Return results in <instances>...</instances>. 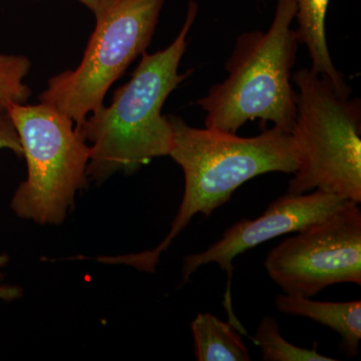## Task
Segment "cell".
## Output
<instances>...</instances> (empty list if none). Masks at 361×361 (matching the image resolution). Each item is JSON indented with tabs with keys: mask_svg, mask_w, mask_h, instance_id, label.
Here are the masks:
<instances>
[{
	"mask_svg": "<svg viewBox=\"0 0 361 361\" xmlns=\"http://www.w3.org/2000/svg\"><path fill=\"white\" fill-rule=\"evenodd\" d=\"M174 142L170 156L184 171L185 193L165 240L154 250L99 258L108 264H125L154 272L167 250L197 214L210 216L231 199L247 180L266 173L294 174L299 155L291 133L273 127L252 137L211 129H198L177 116H167Z\"/></svg>",
	"mask_w": 361,
	"mask_h": 361,
	"instance_id": "cell-1",
	"label": "cell"
},
{
	"mask_svg": "<svg viewBox=\"0 0 361 361\" xmlns=\"http://www.w3.org/2000/svg\"><path fill=\"white\" fill-rule=\"evenodd\" d=\"M197 14L198 4L191 0L174 42L155 54L142 52L132 78L114 92L110 106H102L77 125L85 141L92 142L87 178L103 182L118 171L132 172L157 157L170 155L174 134L161 109L193 71L178 70Z\"/></svg>",
	"mask_w": 361,
	"mask_h": 361,
	"instance_id": "cell-2",
	"label": "cell"
},
{
	"mask_svg": "<svg viewBox=\"0 0 361 361\" xmlns=\"http://www.w3.org/2000/svg\"><path fill=\"white\" fill-rule=\"evenodd\" d=\"M295 0H277L267 32H243L225 63L228 77L196 102L207 114V129L237 134L256 118L291 133L296 118V92L291 85L299 40L290 27Z\"/></svg>",
	"mask_w": 361,
	"mask_h": 361,
	"instance_id": "cell-3",
	"label": "cell"
},
{
	"mask_svg": "<svg viewBox=\"0 0 361 361\" xmlns=\"http://www.w3.org/2000/svg\"><path fill=\"white\" fill-rule=\"evenodd\" d=\"M296 85V118L292 137L299 164L287 194L322 190L361 203L360 99H349L325 75L303 68Z\"/></svg>",
	"mask_w": 361,
	"mask_h": 361,
	"instance_id": "cell-4",
	"label": "cell"
},
{
	"mask_svg": "<svg viewBox=\"0 0 361 361\" xmlns=\"http://www.w3.org/2000/svg\"><path fill=\"white\" fill-rule=\"evenodd\" d=\"M13 121L27 164V178L11 202L21 219L59 225L87 186L90 146L71 118L49 104L11 103Z\"/></svg>",
	"mask_w": 361,
	"mask_h": 361,
	"instance_id": "cell-5",
	"label": "cell"
},
{
	"mask_svg": "<svg viewBox=\"0 0 361 361\" xmlns=\"http://www.w3.org/2000/svg\"><path fill=\"white\" fill-rule=\"evenodd\" d=\"M165 0H106L82 61L49 80L39 103L49 104L80 125L104 106L111 85L146 51Z\"/></svg>",
	"mask_w": 361,
	"mask_h": 361,
	"instance_id": "cell-6",
	"label": "cell"
},
{
	"mask_svg": "<svg viewBox=\"0 0 361 361\" xmlns=\"http://www.w3.org/2000/svg\"><path fill=\"white\" fill-rule=\"evenodd\" d=\"M358 205L349 202L268 253L265 269L285 294L310 298L331 285H361Z\"/></svg>",
	"mask_w": 361,
	"mask_h": 361,
	"instance_id": "cell-7",
	"label": "cell"
},
{
	"mask_svg": "<svg viewBox=\"0 0 361 361\" xmlns=\"http://www.w3.org/2000/svg\"><path fill=\"white\" fill-rule=\"evenodd\" d=\"M337 195L314 190L311 194H285L270 204L260 217L243 219L235 223L223 234L219 241L201 253L192 254L184 259L182 267L183 283L201 266L216 263L227 272L228 289L226 301L232 315L230 283L233 260L249 249L271 239L302 231L308 226L320 222L349 203Z\"/></svg>",
	"mask_w": 361,
	"mask_h": 361,
	"instance_id": "cell-8",
	"label": "cell"
},
{
	"mask_svg": "<svg viewBox=\"0 0 361 361\" xmlns=\"http://www.w3.org/2000/svg\"><path fill=\"white\" fill-rule=\"evenodd\" d=\"M277 310L325 325L341 336V351L348 357L358 355L361 339V301L320 302L308 297L281 294L275 299Z\"/></svg>",
	"mask_w": 361,
	"mask_h": 361,
	"instance_id": "cell-9",
	"label": "cell"
},
{
	"mask_svg": "<svg viewBox=\"0 0 361 361\" xmlns=\"http://www.w3.org/2000/svg\"><path fill=\"white\" fill-rule=\"evenodd\" d=\"M299 44L307 47L312 68L317 75L329 78L342 94H350V90L342 75L336 70L327 45L325 20L330 0H295Z\"/></svg>",
	"mask_w": 361,
	"mask_h": 361,
	"instance_id": "cell-10",
	"label": "cell"
},
{
	"mask_svg": "<svg viewBox=\"0 0 361 361\" xmlns=\"http://www.w3.org/2000/svg\"><path fill=\"white\" fill-rule=\"evenodd\" d=\"M195 353L199 361H249L248 348L236 327L215 315L199 313L192 322Z\"/></svg>",
	"mask_w": 361,
	"mask_h": 361,
	"instance_id": "cell-11",
	"label": "cell"
},
{
	"mask_svg": "<svg viewBox=\"0 0 361 361\" xmlns=\"http://www.w3.org/2000/svg\"><path fill=\"white\" fill-rule=\"evenodd\" d=\"M254 342L259 346L265 361H334V358L320 355L316 349L302 348L285 341L274 318L264 316L259 323Z\"/></svg>",
	"mask_w": 361,
	"mask_h": 361,
	"instance_id": "cell-12",
	"label": "cell"
},
{
	"mask_svg": "<svg viewBox=\"0 0 361 361\" xmlns=\"http://www.w3.org/2000/svg\"><path fill=\"white\" fill-rule=\"evenodd\" d=\"M32 63L25 56H13L0 52V106L25 104L32 90L23 82L30 73Z\"/></svg>",
	"mask_w": 361,
	"mask_h": 361,
	"instance_id": "cell-13",
	"label": "cell"
},
{
	"mask_svg": "<svg viewBox=\"0 0 361 361\" xmlns=\"http://www.w3.org/2000/svg\"><path fill=\"white\" fill-rule=\"evenodd\" d=\"M1 149H11L18 158L23 157L20 137L13 121L6 109L0 106V151Z\"/></svg>",
	"mask_w": 361,
	"mask_h": 361,
	"instance_id": "cell-14",
	"label": "cell"
},
{
	"mask_svg": "<svg viewBox=\"0 0 361 361\" xmlns=\"http://www.w3.org/2000/svg\"><path fill=\"white\" fill-rule=\"evenodd\" d=\"M9 262V257L6 254H0V269L4 267ZM4 278L1 271H0V281ZM23 296V290L20 287L16 285L0 284V300L4 302H11V301L18 300Z\"/></svg>",
	"mask_w": 361,
	"mask_h": 361,
	"instance_id": "cell-15",
	"label": "cell"
},
{
	"mask_svg": "<svg viewBox=\"0 0 361 361\" xmlns=\"http://www.w3.org/2000/svg\"><path fill=\"white\" fill-rule=\"evenodd\" d=\"M80 4H84L92 13L96 14L101 9L106 0H78Z\"/></svg>",
	"mask_w": 361,
	"mask_h": 361,
	"instance_id": "cell-16",
	"label": "cell"
}]
</instances>
